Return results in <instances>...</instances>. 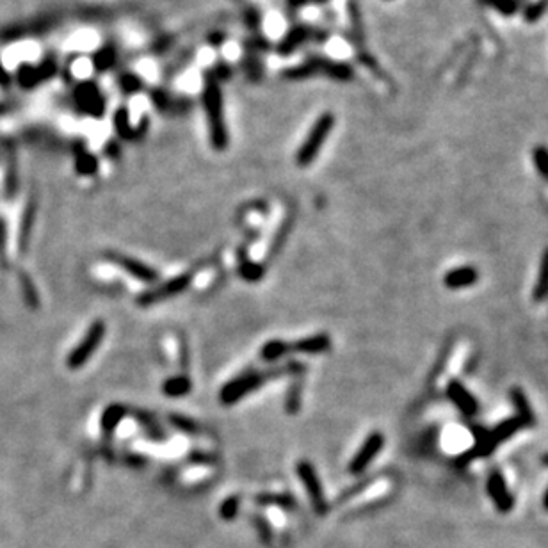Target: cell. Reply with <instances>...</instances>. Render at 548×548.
Returning a JSON list of instances; mask_svg holds the SVG:
<instances>
[{"label":"cell","mask_w":548,"mask_h":548,"mask_svg":"<svg viewBox=\"0 0 548 548\" xmlns=\"http://www.w3.org/2000/svg\"><path fill=\"white\" fill-rule=\"evenodd\" d=\"M202 103L207 116L210 145L216 152H225L228 148L230 137L225 122V102H223L221 84L209 72H205V77H203Z\"/></svg>","instance_id":"cell-1"},{"label":"cell","mask_w":548,"mask_h":548,"mask_svg":"<svg viewBox=\"0 0 548 548\" xmlns=\"http://www.w3.org/2000/svg\"><path fill=\"white\" fill-rule=\"evenodd\" d=\"M282 75L287 80H308L322 75L330 80H335V82H351L354 79V68L349 63L335 61V59H327L322 56H313L301 65L287 68Z\"/></svg>","instance_id":"cell-2"},{"label":"cell","mask_w":548,"mask_h":548,"mask_svg":"<svg viewBox=\"0 0 548 548\" xmlns=\"http://www.w3.org/2000/svg\"><path fill=\"white\" fill-rule=\"evenodd\" d=\"M333 129H335V115L333 112H322L312 125L303 145L297 150L296 164L299 168H308L310 164L319 157L320 150H322L324 143L330 137V133L333 132Z\"/></svg>","instance_id":"cell-3"},{"label":"cell","mask_w":548,"mask_h":548,"mask_svg":"<svg viewBox=\"0 0 548 548\" xmlns=\"http://www.w3.org/2000/svg\"><path fill=\"white\" fill-rule=\"evenodd\" d=\"M75 111L93 119H102L107 112V98L95 80H82L72 91Z\"/></svg>","instance_id":"cell-4"},{"label":"cell","mask_w":548,"mask_h":548,"mask_svg":"<svg viewBox=\"0 0 548 548\" xmlns=\"http://www.w3.org/2000/svg\"><path fill=\"white\" fill-rule=\"evenodd\" d=\"M332 38V34L322 29H313V27L306 25V23H296L287 31V34L276 45V52L282 56V58H289L296 52L297 48H301V45H305L308 41H317L324 43Z\"/></svg>","instance_id":"cell-5"},{"label":"cell","mask_w":548,"mask_h":548,"mask_svg":"<svg viewBox=\"0 0 548 548\" xmlns=\"http://www.w3.org/2000/svg\"><path fill=\"white\" fill-rule=\"evenodd\" d=\"M58 72L59 65L53 58H45L36 66L23 63V65H20L18 70H16V84L22 89L31 91V89L41 86L43 82L52 80L53 77L58 75Z\"/></svg>","instance_id":"cell-6"},{"label":"cell","mask_w":548,"mask_h":548,"mask_svg":"<svg viewBox=\"0 0 548 548\" xmlns=\"http://www.w3.org/2000/svg\"><path fill=\"white\" fill-rule=\"evenodd\" d=\"M103 337H105V324H103L102 320H96V322H93L91 326H89L88 333H86L84 339L80 340L79 346L70 353L68 362H66L70 369H80L82 365H86L88 360L95 354L96 347L100 346Z\"/></svg>","instance_id":"cell-7"},{"label":"cell","mask_w":548,"mask_h":548,"mask_svg":"<svg viewBox=\"0 0 548 548\" xmlns=\"http://www.w3.org/2000/svg\"><path fill=\"white\" fill-rule=\"evenodd\" d=\"M150 100H152L157 112L168 116L185 115V112L190 111V107H193V102H190L189 98H185V96L173 95V93L159 88L150 89Z\"/></svg>","instance_id":"cell-8"},{"label":"cell","mask_w":548,"mask_h":548,"mask_svg":"<svg viewBox=\"0 0 548 548\" xmlns=\"http://www.w3.org/2000/svg\"><path fill=\"white\" fill-rule=\"evenodd\" d=\"M267 379V374L262 372H252L244 374V376L237 377V379L230 381L228 385L223 389L221 392V400L225 404H232L235 400L242 399V397L248 396L249 392H253L255 389H259L263 381Z\"/></svg>","instance_id":"cell-9"},{"label":"cell","mask_w":548,"mask_h":548,"mask_svg":"<svg viewBox=\"0 0 548 548\" xmlns=\"http://www.w3.org/2000/svg\"><path fill=\"white\" fill-rule=\"evenodd\" d=\"M112 126H115L116 133H118L122 139L136 143V141H141L143 137L146 136V130H148L150 122L146 116H143L139 125H132V123H130L129 109H126V107H118V109L112 112Z\"/></svg>","instance_id":"cell-10"},{"label":"cell","mask_w":548,"mask_h":548,"mask_svg":"<svg viewBox=\"0 0 548 548\" xmlns=\"http://www.w3.org/2000/svg\"><path fill=\"white\" fill-rule=\"evenodd\" d=\"M383 445H385V438H383V434L377 433V431L370 434V436L365 440V443L362 445V449L356 452V456H354L353 461H351V467H349L351 472L362 474L363 470L372 463L374 457L379 454V450L383 449Z\"/></svg>","instance_id":"cell-11"},{"label":"cell","mask_w":548,"mask_h":548,"mask_svg":"<svg viewBox=\"0 0 548 548\" xmlns=\"http://www.w3.org/2000/svg\"><path fill=\"white\" fill-rule=\"evenodd\" d=\"M59 20L52 18V16H46V18L34 20L31 23H25V25H15L9 27L8 31H4L0 34V39H6V41H13V39H22L29 38V36L41 34V32L50 31L52 27L58 25Z\"/></svg>","instance_id":"cell-12"},{"label":"cell","mask_w":548,"mask_h":548,"mask_svg":"<svg viewBox=\"0 0 548 548\" xmlns=\"http://www.w3.org/2000/svg\"><path fill=\"white\" fill-rule=\"evenodd\" d=\"M297 474H299V479L305 483L306 490H308V495L312 497L313 500V506L317 507L319 513H324V509H326V502H324L322 486H320L319 477H317L312 464H310L308 461H301V463L297 464Z\"/></svg>","instance_id":"cell-13"},{"label":"cell","mask_w":548,"mask_h":548,"mask_svg":"<svg viewBox=\"0 0 548 548\" xmlns=\"http://www.w3.org/2000/svg\"><path fill=\"white\" fill-rule=\"evenodd\" d=\"M488 493H490V497L493 499V502H495L499 511L507 513V511L513 509V495L507 491L506 481H504L502 474L497 472V470H493V472L490 474V477H488Z\"/></svg>","instance_id":"cell-14"},{"label":"cell","mask_w":548,"mask_h":548,"mask_svg":"<svg viewBox=\"0 0 548 548\" xmlns=\"http://www.w3.org/2000/svg\"><path fill=\"white\" fill-rule=\"evenodd\" d=\"M118 63V48L112 43H105L91 56V66L96 73L111 72Z\"/></svg>","instance_id":"cell-15"},{"label":"cell","mask_w":548,"mask_h":548,"mask_svg":"<svg viewBox=\"0 0 548 548\" xmlns=\"http://www.w3.org/2000/svg\"><path fill=\"white\" fill-rule=\"evenodd\" d=\"M447 393H449L450 399L454 400V404H456L457 407H459L461 411H463V415L467 417H474L477 413V400L474 399L472 396H470L467 390H464V386L461 385V383H457V381H452L449 385V390H447Z\"/></svg>","instance_id":"cell-16"},{"label":"cell","mask_w":548,"mask_h":548,"mask_svg":"<svg viewBox=\"0 0 548 548\" xmlns=\"http://www.w3.org/2000/svg\"><path fill=\"white\" fill-rule=\"evenodd\" d=\"M118 263L123 267V269L126 270L129 274H132L133 278H137L139 282H145V283H153L157 282V273L152 269V267L145 266V263H141L139 260H133V259H126V256H118Z\"/></svg>","instance_id":"cell-17"},{"label":"cell","mask_w":548,"mask_h":548,"mask_svg":"<svg viewBox=\"0 0 548 548\" xmlns=\"http://www.w3.org/2000/svg\"><path fill=\"white\" fill-rule=\"evenodd\" d=\"M189 283H190V274H182V276H178V278L171 280V282H168L164 287H160L157 292L146 294L141 301L143 303H153V301L157 299H166V297H171L175 296V294L182 292Z\"/></svg>","instance_id":"cell-18"},{"label":"cell","mask_w":548,"mask_h":548,"mask_svg":"<svg viewBox=\"0 0 548 548\" xmlns=\"http://www.w3.org/2000/svg\"><path fill=\"white\" fill-rule=\"evenodd\" d=\"M477 278H479V274L474 267H457V269L447 273L445 285L449 289H463V287L474 285Z\"/></svg>","instance_id":"cell-19"},{"label":"cell","mask_w":548,"mask_h":548,"mask_svg":"<svg viewBox=\"0 0 548 548\" xmlns=\"http://www.w3.org/2000/svg\"><path fill=\"white\" fill-rule=\"evenodd\" d=\"M75 169L80 175H93L98 169V160L91 152L86 150L82 143H79L75 148Z\"/></svg>","instance_id":"cell-20"},{"label":"cell","mask_w":548,"mask_h":548,"mask_svg":"<svg viewBox=\"0 0 548 548\" xmlns=\"http://www.w3.org/2000/svg\"><path fill=\"white\" fill-rule=\"evenodd\" d=\"M118 88L122 95L136 96L145 91V80L133 72H123L118 75Z\"/></svg>","instance_id":"cell-21"},{"label":"cell","mask_w":548,"mask_h":548,"mask_svg":"<svg viewBox=\"0 0 548 548\" xmlns=\"http://www.w3.org/2000/svg\"><path fill=\"white\" fill-rule=\"evenodd\" d=\"M240 68H242L244 77L256 84L260 80L263 79V63L260 61V56H255V53H246L242 58V63H240Z\"/></svg>","instance_id":"cell-22"},{"label":"cell","mask_w":548,"mask_h":548,"mask_svg":"<svg viewBox=\"0 0 548 548\" xmlns=\"http://www.w3.org/2000/svg\"><path fill=\"white\" fill-rule=\"evenodd\" d=\"M483 8L493 9L502 16H513L522 9L526 0H477Z\"/></svg>","instance_id":"cell-23"},{"label":"cell","mask_w":548,"mask_h":548,"mask_svg":"<svg viewBox=\"0 0 548 548\" xmlns=\"http://www.w3.org/2000/svg\"><path fill=\"white\" fill-rule=\"evenodd\" d=\"M330 344H332L330 337L317 335V337H310V339H305V340H301V342L294 344V349L301 351V353H306V354H317V353H322V351L330 349Z\"/></svg>","instance_id":"cell-24"},{"label":"cell","mask_w":548,"mask_h":548,"mask_svg":"<svg viewBox=\"0 0 548 548\" xmlns=\"http://www.w3.org/2000/svg\"><path fill=\"white\" fill-rule=\"evenodd\" d=\"M511 399H513L514 406H516L518 419L522 420L523 426H533L534 415H533V411H530V406L527 404V399H526V396L522 393V390L520 389L511 390Z\"/></svg>","instance_id":"cell-25"},{"label":"cell","mask_w":548,"mask_h":548,"mask_svg":"<svg viewBox=\"0 0 548 548\" xmlns=\"http://www.w3.org/2000/svg\"><path fill=\"white\" fill-rule=\"evenodd\" d=\"M548 294V249L543 255V262H541L540 278H537L536 287H534V301H541Z\"/></svg>","instance_id":"cell-26"},{"label":"cell","mask_w":548,"mask_h":548,"mask_svg":"<svg viewBox=\"0 0 548 548\" xmlns=\"http://www.w3.org/2000/svg\"><path fill=\"white\" fill-rule=\"evenodd\" d=\"M242 48L246 53H255V56H260V53L267 52L270 48V43L263 38L262 34H252L242 41Z\"/></svg>","instance_id":"cell-27"},{"label":"cell","mask_w":548,"mask_h":548,"mask_svg":"<svg viewBox=\"0 0 548 548\" xmlns=\"http://www.w3.org/2000/svg\"><path fill=\"white\" fill-rule=\"evenodd\" d=\"M189 389H190L189 379L183 376L173 377V379L166 381V385H164V392H166V396H169V397L183 396V393L189 392Z\"/></svg>","instance_id":"cell-28"},{"label":"cell","mask_w":548,"mask_h":548,"mask_svg":"<svg viewBox=\"0 0 548 548\" xmlns=\"http://www.w3.org/2000/svg\"><path fill=\"white\" fill-rule=\"evenodd\" d=\"M289 344L282 342V340H273V342H267L262 349V358L267 360V362H274V360H278L280 356L289 351Z\"/></svg>","instance_id":"cell-29"},{"label":"cell","mask_w":548,"mask_h":548,"mask_svg":"<svg viewBox=\"0 0 548 548\" xmlns=\"http://www.w3.org/2000/svg\"><path fill=\"white\" fill-rule=\"evenodd\" d=\"M548 11V0H536V2H530L523 9V16H526V22L534 23Z\"/></svg>","instance_id":"cell-30"},{"label":"cell","mask_w":548,"mask_h":548,"mask_svg":"<svg viewBox=\"0 0 548 548\" xmlns=\"http://www.w3.org/2000/svg\"><path fill=\"white\" fill-rule=\"evenodd\" d=\"M242 22L249 31L256 32L260 29V25H262V13H260V9L255 8V6H248V8H244L242 11Z\"/></svg>","instance_id":"cell-31"},{"label":"cell","mask_w":548,"mask_h":548,"mask_svg":"<svg viewBox=\"0 0 548 548\" xmlns=\"http://www.w3.org/2000/svg\"><path fill=\"white\" fill-rule=\"evenodd\" d=\"M123 407L122 406H109L105 411H103V417H102V426L105 431H112L116 426H118V422L122 420L123 417Z\"/></svg>","instance_id":"cell-32"},{"label":"cell","mask_w":548,"mask_h":548,"mask_svg":"<svg viewBox=\"0 0 548 548\" xmlns=\"http://www.w3.org/2000/svg\"><path fill=\"white\" fill-rule=\"evenodd\" d=\"M534 166H536L537 173L541 178L548 182V148L547 146H536L534 148Z\"/></svg>","instance_id":"cell-33"},{"label":"cell","mask_w":548,"mask_h":548,"mask_svg":"<svg viewBox=\"0 0 548 548\" xmlns=\"http://www.w3.org/2000/svg\"><path fill=\"white\" fill-rule=\"evenodd\" d=\"M207 72H209L210 75H212L214 79H216L217 82L221 84V82H225V80L232 79L233 70H232V66L226 65V63H217V65H214L212 68L207 70Z\"/></svg>","instance_id":"cell-34"},{"label":"cell","mask_w":548,"mask_h":548,"mask_svg":"<svg viewBox=\"0 0 548 548\" xmlns=\"http://www.w3.org/2000/svg\"><path fill=\"white\" fill-rule=\"evenodd\" d=\"M226 38H228V36H226V32L214 31V32H210L209 36H207V43H209L212 48H219V46L225 45Z\"/></svg>","instance_id":"cell-35"},{"label":"cell","mask_w":548,"mask_h":548,"mask_svg":"<svg viewBox=\"0 0 548 548\" xmlns=\"http://www.w3.org/2000/svg\"><path fill=\"white\" fill-rule=\"evenodd\" d=\"M237 502H239V500H237L235 497H232V499L226 500V502L223 504V507H221V516L226 518V520L233 518V514H235V511H237V506H239Z\"/></svg>","instance_id":"cell-36"},{"label":"cell","mask_w":548,"mask_h":548,"mask_svg":"<svg viewBox=\"0 0 548 548\" xmlns=\"http://www.w3.org/2000/svg\"><path fill=\"white\" fill-rule=\"evenodd\" d=\"M308 2H312V0H285L287 11L292 13V15H296V13L301 11V9L305 8Z\"/></svg>","instance_id":"cell-37"},{"label":"cell","mask_w":548,"mask_h":548,"mask_svg":"<svg viewBox=\"0 0 548 548\" xmlns=\"http://www.w3.org/2000/svg\"><path fill=\"white\" fill-rule=\"evenodd\" d=\"M9 82H11V77H9L8 70L0 63V86H9Z\"/></svg>","instance_id":"cell-38"},{"label":"cell","mask_w":548,"mask_h":548,"mask_svg":"<svg viewBox=\"0 0 548 548\" xmlns=\"http://www.w3.org/2000/svg\"><path fill=\"white\" fill-rule=\"evenodd\" d=\"M4 246H6V228L4 223L0 221V256L4 259Z\"/></svg>","instance_id":"cell-39"},{"label":"cell","mask_w":548,"mask_h":548,"mask_svg":"<svg viewBox=\"0 0 548 548\" xmlns=\"http://www.w3.org/2000/svg\"><path fill=\"white\" fill-rule=\"evenodd\" d=\"M312 2H313V4H317V6H324V4H327L330 0H312Z\"/></svg>","instance_id":"cell-40"},{"label":"cell","mask_w":548,"mask_h":548,"mask_svg":"<svg viewBox=\"0 0 548 548\" xmlns=\"http://www.w3.org/2000/svg\"><path fill=\"white\" fill-rule=\"evenodd\" d=\"M544 507L548 509V491H547V495H544Z\"/></svg>","instance_id":"cell-41"},{"label":"cell","mask_w":548,"mask_h":548,"mask_svg":"<svg viewBox=\"0 0 548 548\" xmlns=\"http://www.w3.org/2000/svg\"><path fill=\"white\" fill-rule=\"evenodd\" d=\"M543 461L548 464V456H544V457H543Z\"/></svg>","instance_id":"cell-42"}]
</instances>
